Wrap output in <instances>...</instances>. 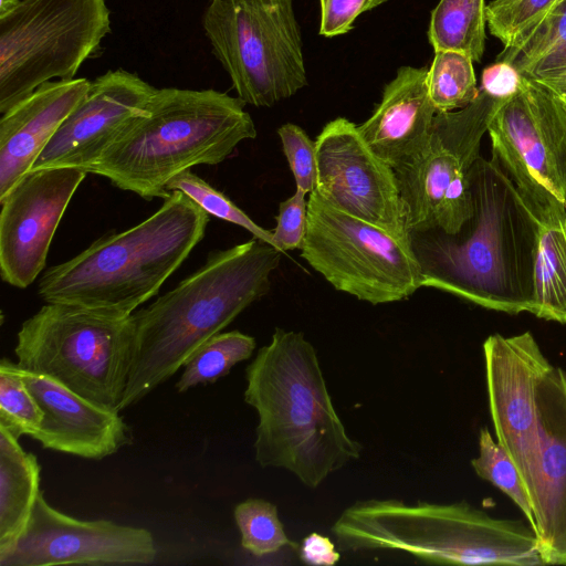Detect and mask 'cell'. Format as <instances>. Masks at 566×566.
Listing matches in <instances>:
<instances>
[{
  "label": "cell",
  "mask_w": 566,
  "mask_h": 566,
  "mask_svg": "<svg viewBox=\"0 0 566 566\" xmlns=\"http://www.w3.org/2000/svg\"><path fill=\"white\" fill-rule=\"evenodd\" d=\"M469 181L473 212L458 232L409 231L422 287L493 311L533 314L541 223L494 155L476 159Z\"/></svg>",
  "instance_id": "1"
},
{
  "label": "cell",
  "mask_w": 566,
  "mask_h": 566,
  "mask_svg": "<svg viewBox=\"0 0 566 566\" xmlns=\"http://www.w3.org/2000/svg\"><path fill=\"white\" fill-rule=\"evenodd\" d=\"M244 401L258 412L254 459L316 489L360 458L334 408L314 346L301 332L276 327L245 369Z\"/></svg>",
  "instance_id": "2"
},
{
  "label": "cell",
  "mask_w": 566,
  "mask_h": 566,
  "mask_svg": "<svg viewBox=\"0 0 566 566\" xmlns=\"http://www.w3.org/2000/svg\"><path fill=\"white\" fill-rule=\"evenodd\" d=\"M281 254L256 238L211 251L196 272L135 311L132 364L119 411L171 378L200 345L264 296Z\"/></svg>",
  "instance_id": "3"
},
{
  "label": "cell",
  "mask_w": 566,
  "mask_h": 566,
  "mask_svg": "<svg viewBox=\"0 0 566 566\" xmlns=\"http://www.w3.org/2000/svg\"><path fill=\"white\" fill-rule=\"evenodd\" d=\"M245 103L216 90L157 88L88 174L145 200L166 199L169 181L226 160L256 128Z\"/></svg>",
  "instance_id": "4"
},
{
  "label": "cell",
  "mask_w": 566,
  "mask_h": 566,
  "mask_svg": "<svg viewBox=\"0 0 566 566\" xmlns=\"http://www.w3.org/2000/svg\"><path fill=\"white\" fill-rule=\"evenodd\" d=\"M209 214L181 191L140 223L105 234L49 268L38 284L45 303L128 317L155 296L203 239Z\"/></svg>",
  "instance_id": "5"
},
{
  "label": "cell",
  "mask_w": 566,
  "mask_h": 566,
  "mask_svg": "<svg viewBox=\"0 0 566 566\" xmlns=\"http://www.w3.org/2000/svg\"><path fill=\"white\" fill-rule=\"evenodd\" d=\"M342 552L394 551L429 564L544 565L532 526L467 502L357 501L331 528Z\"/></svg>",
  "instance_id": "6"
},
{
  "label": "cell",
  "mask_w": 566,
  "mask_h": 566,
  "mask_svg": "<svg viewBox=\"0 0 566 566\" xmlns=\"http://www.w3.org/2000/svg\"><path fill=\"white\" fill-rule=\"evenodd\" d=\"M133 345L132 316L46 303L22 323L14 354L20 368L45 375L98 406L119 411Z\"/></svg>",
  "instance_id": "7"
},
{
  "label": "cell",
  "mask_w": 566,
  "mask_h": 566,
  "mask_svg": "<svg viewBox=\"0 0 566 566\" xmlns=\"http://www.w3.org/2000/svg\"><path fill=\"white\" fill-rule=\"evenodd\" d=\"M202 25L245 104L270 107L307 84L293 0H210Z\"/></svg>",
  "instance_id": "8"
},
{
  "label": "cell",
  "mask_w": 566,
  "mask_h": 566,
  "mask_svg": "<svg viewBox=\"0 0 566 566\" xmlns=\"http://www.w3.org/2000/svg\"><path fill=\"white\" fill-rule=\"evenodd\" d=\"M109 31L105 0H21L0 17V113L45 82L74 78Z\"/></svg>",
  "instance_id": "9"
},
{
  "label": "cell",
  "mask_w": 566,
  "mask_h": 566,
  "mask_svg": "<svg viewBox=\"0 0 566 566\" xmlns=\"http://www.w3.org/2000/svg\"><path fill=\"white\" fill-rule=\"evenodd\" d=\"M301 258L335 290L373 305L408 298L422 287L409 242L336 209L316 190L308 198Z\"/></svg>",
  "instance_id": "10"
},
{
  "label": "cell",
  "mask_w": 566,
  "mask_h": 566,
  "mask_svg": "<svg viewBox=\"0 0 566 566\" xmlns=\"http://www.w3.org/2000/svg\"><path fill=\"white\" fill-rule=\"evenodd\" d=\"M506 99L480 88L468 106L436 114L428 142L409 164L394 169L409 231L455 233L473 212L469 175L481 140Z\"/></svg>",
  "instance_id": "11"
},
{
  "label": "cell",
  "mask_w": 566,
  "mask_h": 566,
  "mask_svg": "<svg viewBox=\"0 0 566 566\" xmlns=\"http://www.w3.org/2000/svg\"><path fill=\"white\" fill-rule=\"evenodd\" d=\"M488 133L492 155L539 222L566 205V103L555 92L522 76Z\"/></svg>",
  "instance_id": "12"
},
{
  "label": "cell",
  "mask_w": 566,
  "mask_h": 566,
  "mask_svg": "<svg viewBox=\"0 0 566 566\" xmlns=\"http://www.w3.org/2000/svg\"><path fill=\"white\" fill-rule=\"evenodd\" d=\"M315 143L318 195L336 209L409 242L395 170L374 153L357 126L337 117Z\"/></svg>",
  "instance_id": "13"
},
{
  "label": "cell",
  "mask_w": 566,
  "mask_h": 566,
  "mask_svg": "<svg viewBox=\"0 0 566 566\" xmlns=\"http://www.w3.org/2000/svg\"><path fill=\"white\" fill-rule=\"evenodd\" d=\"M156 556L147 528L75 518L51 506L40 492L23 533L0 566L148 565Z\"/></svg>",
  "instance_id": "14"
},
{
  "label": "cell",
  "mask_w": 566,
  "mask_h": 566,
  "mask_svg": "<svg viewBox=\"0 0 566 566\" xmlns=\"http://www.w3.org/2000/svg\"><path fill=\"white\" fill-rule=\"evenodd\" d=\"M87 172L75 167L30 170L0 199V274L30 286L45 266L54 233Z\"/></svg>",
  "instance_id": "15"
},
{
  "label": "cell",
  "mask_w": 566,
  "mask_h": 566,
  "mask_svg": "<svg viewBox=\"0 0 566 566\" xmlns=\"http://www.w3.org/2000/svg\"><path fill=\"white\" fill-rule=\"evenodd\" d=\"M489 409L496 441L527 485L537 428V385L552 365L531 332L490 335L483 344Z\"/></svg>",
  "instance_id": "16"
},
{
  "label": "cell",
  "mask_w": 566,
  "mask_h": 566,
  "mask_svg": "<svg viewBox=\"0 0 566 566\" xmlns=\"http://www.w3.org/2000/svg\"><path fill=\"white\" fill-rule=\"evenodd\" d=\"M156 90L125 70L108 71L91 81L31 170L75 167L88 174L124 128L145 111Z\"/></svg>",
  "instance_id": "17"
},
{
  "label": "cell",
  "mask_w": 566,
  "mask_h": 566,
  "mask_svg": "<svg viewBox=\"0 0 566 566\" xmlns=\"http://www.w3.org/2000/svg\"><path fill=\"white\" fill-rule=\"evenodd\" d=\"M537 428L526 494L545 564L566 565V370L551 365L536 391Z\"/></svg>",
  "instance_id": "18"
},
{
  "label": "cell",
  "mask_w": 566,
  "mask_h": 566,
  "mask_svg": "<svg viewBox=\"0 0 566 566\" xmlns=\"http://www.w3.org/2000/svg\"><path fill=\"white\" fill-rule=\"evenodd\" d=\"M18 369L43 412L32 437L43 448L102 460L128 442V428L119 411L98 406L45 375Z\"/></svg>",
  "instance_id": "19"
},
{
  "label": "cell",
  "mask_w": 566,
  "mask_h": 566,
  "mask_svg": "<svg viewBox=\"0 0 566 566\" xmlns=\"http://www.w3.org/2000/svg\"><path fill=\"white\" fill-rule=\"evenodd\" d=\"M90 84L84 77L45 82L2 114L0 199L32 169Z\"/></svg>",
  "instance_id": "20"
},
{
  "label": "cell",
  "mask_w": 566,
  "mask_h": 566,
  "mask_svg": "<svg viewBox=\"0 0 566 566\" xmlns=\"http://www.w3.org/2000/svg\"><path fill=\"white\" fill-rule=\"evenodd\" d=\"M436 114L428 70L402 66L386 85L371 116L357 128L374 153L397 169L423 149Z\"/></svg>",
  "instance_id": "21"
},
{
  "label": "cell",
  "mask_w": 566,
  "mask_h": 566,
  "mask_svg": "<svg viewBox=\"0 0 566 566\" xmlns=\"http://www.w3.org/2000/svg\"><path fill=\"white\" fill-rule=\"evenodd\" d=\"M41 467L19 438L0 426V558L23 533L40 491Z\"/></svg>",
  "instance_id": "22"
},
{
  "label": "cell",
  "mask_w": 566,
  "mask_h": 566,
  "mask_svg": "<svg viewBox=\"0 0 566 566\" xmlns=\"http://www.w3.org/2000/svg\"><path fill=\"white\" fill-rule=\"evenodd\" d=\"M496 61L512 64L523 77L547 86L566 103V0L520 43L502 50Z\"/></svg>",
  "instance_id": "23"
},
{
  "label": "cell",
  "mask_w": 566,
  "mask_h": 566,
  "mask_svg": "<svg viewBox=\"0 0 566 566\" xmlns=\"http://www.w3.org/2000/svg\"><path fill=\"white\" fill-rule=\"evenodd\" d=\"M539 223L533 314L566 324V205Z\"/></svg>",
  "instance_id": "24"
},
{
  "label": "cell",
  "mask_w": 566,
  "mask_h": 566,
  "mask_svg": "<svg viewBox=\"0 0 566 566\" xmlns=\"http://www.w3.org/2000/svg\"><path fill=\"white\" fill-rule=\"evenodd\" d=\"M486 27L485 0H440L431 12L428 38L434 52H459L480 62Z\"/></svg>",
  "instance_id": "25"
},
{
  "label": "cell",
  "mask_w": 566,
  "mask_h": 566,
  "mask_svg": "<svg viewBox=\"0 0 566 566\" xmlns=\"http://www.w3.org/2000/svg\"><path fill=\"white\" fill-rule=\"evenodd\" d=\"M255 345L254 337L239 331L216 334L187 359L176 384L177 391L185 392L198 385L216 382L234 365L249 359Z\"/></svg>",
  "instance_id": "26"
},
{
  "label": "cell",
  "mask_w": 566,
  "mask_h": 566,
  "mask_svg": "<svg viewBox=\"0 0 566 566\" xmlns=\"http://www.w3.org/2000/svg\"><path fill=\"white\" fill-rule=\"evenodd\" d=\"M430 98L439 112L464 108L479 95L473 61L453 51H436L428 70Z\"/></svg>",
  "instance_id": "27"
},
{
  "label": "cell",
  "mask_w": 566,
  "mask_h": 566,
  "mask_svg": "<svg viewBox=\"0 0 566 566\" xmlns=\"http://www.w3.org/2000/svg\"><path fill=\"white\" fill-rule=\"evenodd\" d=\"M233 515L241 534V545L252 555L261 557L285 546L300 548L285 534L273 503L263 499H247L237 504Z\"/></svg>",
  "instance_id": "28"
},
{
  "label": "cell",
  "mask_w": 566,
  "mask_h": 566,
  "mask_svg": "<svg viewBox=\"0 0 566 566\" xmlns=\"http://www.w3.org/2000/svg\"><path fill=\"white\" fill-rule=\"evenodd\" d=\"M43 421V412L19 373L18 364L0 361V426L18 438L33 437Z\"/></svg>",
  "instance_id": "29"
},
{
  "label": "cell",
  "mask_w": 566,
  "mask_h": 566,
  "mask_svg": "<svg viewBox=\"0 0 566 566\" xmlns=\"http://www.w3.org/2000/svg\"><path fill=\"white\" fill-rule=\"evenodd\" d=\"M471 465L480 478L491 482L518 506L535 531L533 510L518 471L488 427L480 430L479 455L471 461Z\"/></svg>",
  "instance_id": "30"
},
{
  "label": "cell",
  "mask_w": 566,
  "mask_h": 566,
  "mask_svg": "<svg viewBox=\"0 0 566 566\" xmlns=\"http://www.w3.org/2000/svg\"><path fill=\"white\" fill-rule=\"evenodd\" d=\"M563 0H492L486 4L490 33L509 50L520 43Z\"/></svg>",
  "instance_id": "31"
},
{
  "label": "cell",
  "mask_w": 566,
  "mask_h": 566,
  "mask_svg": "<svg viewBox=\"0 0 566 566\" xmlns=\"http://www.w3.org/2000/svg\"><path fill=\"white\" fill-rule=\"evenodd\" d=\"M167 190L181 191L196 202L209 216L228 221L248 230L253 238L272 245V231L255 223L243 210L234 205L224 193L209 185L191 170H186L174 177L167 185Z\"/></svg>",
  "instance_id": "32"
},
{
  "label": "cell",
  "mask_w": 566,
  "mask_h": 566,
  "mask_svg": "<svg viewBox=\"0 0 566 566\" xmlns=\"http://www.w3.org/2000/svg\"><path fill=\"white\" fill-rule=\"evenodd\" d=\"M277 134L296 188L311 193L317 182L316 143L304 129L292 123L282 125Z\"/></svg>",
  "instance_id": "33"
},
{
  "label": "cell",
  "mask_w": 566,
  "mask_h": 566,
  "mask_svg": "<svg viewBox=\"0 0 566 566\" xmlns=\"http://www.w3.org/2000/svg\"><path fill=\"white\" fill-rule=\"evenodd\" d=\"M300 188L279 203L276 226L272 230V245L282 253L303 247L307 224L308 199Z\"/></svg>",
  "instance_id": "34"
},
{
  "label": "cell",
  "mask_w": 566,
  "mask_h": 566,
  "mask_svg": "<svg viewBox=\"0 0 566 566\" xmlns=\"http://www.w3.org/2000/svg\"><path fill=\"white\" fill-rule=\"evenodd\" d=\"M388 0H319V34L326 38L340 35L352 29L355 19Z\"/></svg>",
  "instance_id": "35"
},
{
  "label": "cell",
  "mask_w": 566,
  "mask_h": 566,
  "mask_svg": "<svg viewBox=\"0 0 566 566\" xmlns=\"http://www.w3.org/2000/svg\"><path fill=\"white\" fill-rule=\"evenodd\" d=\"M522 76L516 69L503 61H495L483 70L481 90L496 98L507 99L521 87Z\"/></svg>",
  "instance_id": "36"
},
{
  "label": "cell",
  "mask_w": 566,
  "mask_h": 566,
  "mask_svg": "<svg viewBox=\"0 0 566 566\" xmlns=\"http://www.w3.org/2000/svg\"><path fill=\"white\" fill-rule=\"evenodd\" d=\"M300 558L308 565L332 566L339 560L340 555L328 537L312 533L300 546Z\"/></svg>",
  "instance_id": "37"
},
{
  "label": "cell",
  "mask_w": 566,
  "mask_h": 566,
  "mask_svg": "<svg viewBox=\"0 0 566 566\" xmlns=\"http://www.w3.org/2000/svg\"><path fill=\"white\" fill-rule=\"evenodd\" d=\"M21 0H0V17L10 13Z\"/></svg>",
  "instance_id": "38"
}]
</instances>
